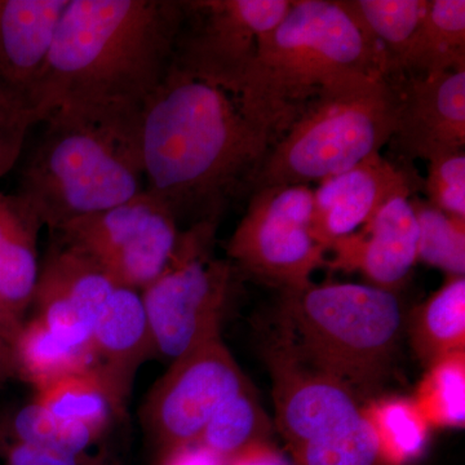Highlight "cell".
<instances>
[{"label": "cell", "instance_id": "obj_1", "mask_svg": "<svg viewBox=\"0 0 465 465\" xmlns=\"http://www.w3.org/2000/svg\"><path fill=\"white\" fill-rule=\"evenodd\" d=\"M183 0H69L35 101L139 148L140 122L173 65ZM140 153V152H139Z\"/></svg>", "mask_w": 465, "mask_h": 465}, {"label": "cell", "instance_id": "obj_2", "mask_svg": "<svg viewBox=\"0 0 465 465\" xmlns=\"http://www.w3.org/2000/svg\"><path fill=\"white\" fill-rule=\"evenodd\" d=\"M272 145L231 94L173 65L140 122L145 189L177 224L220 222L228 204L252 189Z\"/></svg>", "mask_w": 465, "mask_h": 465}, {"label": "cell", "instance_id": "obj_3", "mask_svg": "<svg viewBox=\"0 0 465 465\" xmlns=\"http://www.w3.org/2000/svg\"><path fill=\"white\" fill-rule=\"evenodd\" d=\"M371 74L390 78L384 58L339 0H292L260 38L232 99L274 143L327 88Z\"/></svg>", "mask_w": 465, "mask_h": 465}, {"label": "cell", "instance_id": "obj_4", "mask_svg": "<svg viewBox=\"0 0 465 465\" xmlns=\"http://www.w3.org/2000/svg\"><path fill=\"white\" fill-rule=\"evenodd\" d=\"M287 344L309 366L367 393L387 375L403 329L396 292L322 283L283 291Z\"/></svg>", "mask_w": 465, "mask_h": 465}, {"label": "cell", "instance_id": "obj_5", "mask_svg": "<svg viewBox=\"0 0 465 465\" xmlns=\"http://www.w3.org/2000/svg\"><path fill=\"white\" fill-rule=\"evenodd\" d=\"M45 131L21 168L17 194L52 232L130 201L145 189L139 148L100 125L64 114Z\"/></svg>", "mask_w": 465, "mask_h": 465}, {"label": "cell", "instance_id": "obj_6", "mask_svg": "<svg viewBox=\"0 0 465 465\" xmlns=\"http://www.w3.org/2000/svg\"><path fill=\"white\" fill-rule=\"evenodd\" d=\"M397 92L390 78L361 75L323 91L265 155L251 192L322 183L390 143Z\"/></svg>", "mask_w": 465, "mask_h": 465}, {"label": "cell", "instance_id": "obj_7", "mask_svg": "<svg viewBox=\"0 0 465 465\" xmlns=\"http://www.w3.org/2000/svg\"><path fill=\"white\" fill-rule=\"evenodd\" d=\"M219 222L180 232L163 273L140 292L155 351L171 361L222 335L235 266L213 253Z\"/></svg>", "mask_w": 465, "mask_h": 465}, {"label": "cell", "instance_id": "obj_8", "mask_svg": "<svg viewBox=\"0 0 465 465\" xmlns=\"http://www.w3.org/2000/svg\"><path fill=\"white\" fill-rule=\"evenodd\" d=\"M312 213L313 189L307 185L253 191L228 242L232 264L282 291L308 286L327 265V251L312 234Z\"/></svg>", "mask_w": 465, "mask_h": 465}, {"label": "cell", "instance_id": "obj_9", "mask_svg": "<svg viewBox=\"0 0 465 465\" xmlns=\"http://www.w3.org/2000/svg\"><path fill=\"white\" fill-rule=\"evenodd\" d=\"M292 0H183L173 66L232 97Z\"/></svg>", "mask_w": 465, "mask_h": 465}, {"label": "cell", "instance_id": "obj_10", "mask_svg": "<svg viewBox=\"0 0 465 465\" xmlns=\"http://www.w3.org/2000/svg\"><path fill=\"white\" fill-rule=\"evenodd\" d=\"M54 232L96 262L118 286L137 292L163 273L180 237L173 213L146 189Z\"/></svg>", "mask_w": 465, "mask_h": 465}, {"label": "cell", "instance_id": "obj_11", "mask_svg": "<svg viewBox=\"0 0 465 465\" xmlns=\"http://www.w3.org/2000/svg\"><path fill=\"white\" fill-rule=\"evenodd\" d=\"M249 388L222 335L215 336L171 362L149 393L143 421L173 452L197 442L217 410Z\"/></svg>", "mask_w": 465, "mask_h": 465}, {"label": "cell", "instance_id": "obj_12", "mask_svg": "<svg viewBox=\"0 0 465 465\" xmlns=\"http://www.w3.org/2000/svg\"><path fill=\"white\" fill-rule=\"evenodd\" d=\"M275 423L291 450L338 439L365 420L357 394L309 366L287 342L268 356Z\"/></svg>", "mask_w": 465, "mask_h": 465}, {"label": "cell", "instance_id": "obj_13", "mask_svg": "<svg viewBox=\"0 0 465 465\" xmlns=\"http://www.w3.org/2000/svg\"><path fill=\"white\" fill-rule=\"evenodd\" d=\"M391 146L402 157L430 159L465 145V67L412 75L397 94Z\"/></svg>", "mask_w": 465, "mask_h": 465}, {"label": "cell", "instance_id": "obj_14", "mask_svg": "<svg viewBox=\"0 0 465 465\" xmlns=\"http://www.w3.org/2000/svg\"><path fill=\"white\" fill-rule=\"evenodd\" d=\"M118 284L96 262L69 244H52L39 272L33 304L36 317L75 344L92 331Z\"/></svg>", "mask_w": 465, "mask_h": 465}, {"label": "cell", "instance_id": "obj_15", "mask_svg": "<svg viewBox=\"0 0 465 465\" xmlns=\"http://www.w3.org/2000/svg\"><path fill=\"white\" fill-rule=\"evenodd\" d=\"M414 188L405 168L376 153L313 189L312 234L327 251L333 242L360 231L393 198L411 197Z\"/></svg>", "mask_w": 465, "mask_h": 465}, {"label": "cell", "instance_id": "obj_16", "mask_svg": "<svg viewBox=\"0 0 465 465\" xmlns=\"http://www.w3.org/2000/svg\"><path fill=\"white\" fill-rule=\"evenodd\" d=\"M419 228L411 198L385 203L360 231L333 242L327 265L358 272L378 289L396 292L418 262Z\"/></svg>", "mask_w": 465, "mask_h": 465}, {"label": "cell", "instance_id": "obj_17", "mask_svg": "<svg viewBox=\"0 0 465 465\" xmlns=\"http://www.w3.org/2000/svg\"><path fill=\"white\" fill-rule=\"evenodd\" d=\"M67 5L69 0H0V92L34 115Z\"/></svg>", "mask_w": 465, "mask_h": 465}, {"label": "cell", "instance_id": "obj_18", "mask_svg": "<svg viewBox=\"0 0 465 465\" xmlns=\"http://www.w3.org/2000/svg\"><path fill=\"white\" fill-rule=\"evenodd\" d=\"M94 369L124 407L137 369L155 351L142 295L118 286L90 339Z\"/></svg>", "mask_w": 465, "mask_h": 465}, {"label": "cell", "instance_id": "obj_19", "mask_svg": "<svg viewBox=\"0 0 465 465\" xmlns=\"http://www.w3.org/2000/svg\"><path fill=\"white\" fill-rule=\"evenodd\" d=\"M43 224L23 197L0 193V299L21 320L38 283V234Z\"/></svg>", "mask_w": 465, "mask_h": 465}, {"label": "cell", "instance_id": "obj_20", "mask_svg": "<svg viewBox=\"0 0 465 465\" xmlns=\"http://www.w3.org/2000/svg\"><path fill=\"white\" fill-rule=\"evenodd\" d=\"M465 67L464 0H428L402 72L432 74Z\"/></svg>", "mask_w": 465, "mask_h": 465}, {"label": "cell", "instance_id": "obj_21", "mask_svg": "<svg viewBox=\"0 0 465 465\" xmlns=\"http://www.w3.org/2000/svg\"><path fill=\"white\" fill-rule=\"evenodd\" d=\"M341 7L384 58L388 75L403 61L427 9L428 0H339Z\"/></svg>", "mask_w": 465, "mask_h": 465}, {"label": "cell", "instance_id": "obj_22", "mask_svg": "<svg viewBox=\"0 0 465 465\" xmlns=\"http://www.w3.org/2000/svg\"><path fill=\"white\" fill-rule=\"evenodd\" d=\"M12 349L16 369L36 391L94 367L90 344L66 341L38 317L24 323Z\"/></svg>", "mask_w": 465, "mask_h": 465}, {"label": "cell", "instance_id": "obj_23", "mask_svg": "<svg viewBox=\"0 0 465 465\" xmlns=\"http://www.w3.org/2000/svg\"><path fill=\"white\" fill-rule=\"evenodd\" d=\"M416 354L428 366L465 351V277H449L419 308L411 329Z\"/></svg>", "mask_w": 465, "mask_h": 465}, {"label": "cell", "instance_id": "obj_24", "mask_svg": "<svg viewBox=\"0 0 465 465\" xmlns=\"http://www.w3.org/2000/svg\"><path fill=\"white\" fill-rule=\"evenodd\" d=\"M362 414L385 465H403L423 452L430 428L414 400L400 396L371 400L362 406Z\"/></svg>", "mask_w": 465, "mask_h": 465}, {"label": "cell", "instance_id": "obj_25", "mask_svg": "<svg viewBox=\"0 0 465 465\" xmlns=\"http://www.w3.org/2000/svg\"><path fill=\"white\" fill-rule=\"evenodd\" d=\"M34 402L57 418L105 432L119 405L109 385L94 367L60 379L36 391Z\"/></svg>", "mask_w": 465, "mask_h": 465}, {"label": "cell", "instance_id": "obj_26", "mask_svg": "<svg viewBox=\"0 0 465 465\" xmlns=\"http://www.w3.org/2000/svg\"><path fill=\"white\" fill-rule=\"evenodd\" d=\"M412 400L430 430L463 428L465 351L450 354L428 366Z\"/></svg>", "mask_w": 465, "mask_h": 465}, {"label": "cell", "instance_id": "obj_27", "mask_svg": "<svg viewBox=\"0 0 465 465\" xmlns=\"http://www.w3.org/2000/svg\"><path fill=\"white\" fill-rule=\"evenodd\" d=\"M269 428L271 421L249 388L217 410L197 442L229 460L251 443L264 440Z\"/></svg>", "mask_w": 465, "mask_h": 465}, {"label": "cell", "instance_id": "obj_28", "mask_svg": "<svg viewBox=\"0 0 465 465\" xmlns=\"http://www.w3.org/2000/svg\"><path fill=\"white\" fill-rule=\"evenodd\" d=\"M103 433L88 425L57 418L34 401L15 415L11 424V439L76 458H85Z\"/></svg>", "mask_w": 465, "mask_h": 465}, {"label": "cell", "instance_id": "obj_29", "mask_svg": "<svg viewBox=\"0 0 465 465\" xmlns=\"http://www.w3.org/2000/svg\"><path fill=\"white\" fill-rule=\"evenodd\" d=\"M419 228L418 260L445 272L465 273V220L455 219L427 201L411 200Z\"/></svg>", "mask_w": 465, "mask_h": 465}, {"label": "cell", "instance_id": "obj_30", "mask_svg": "<svg viewBox=\"0 0 465 465\" xmlns=\"http://www.w3.org/2000/svg\"><path fill=\"white\" fill-rule=\"evenodd\" d=\"M292 454L298 465H385L366 419L338 439L300 446Z\"/></svg>", "mask_w": 465, "mask_h": 465}, {"label": "cell", "instance_id": "obj_31", "mask_svg": "<svg viewBox=\"0 0 465 465\" xmlns=\"http://www.w3.org/2000/svg\"><path fill=\"white\" fill-rule=\"evenodd\" d=\"M428 203L446 215L465 220V152L443 153L428 162L424 182Z\"/></svg>", "mask_w": 465, "mask_h": 465}, {"label": "cell", "instance_id": "obj_32", "mask_svg": "<svg viewBox=\"0 0 465 465\" xmlns=\"http://www.w3.org/2000/svg\"><path fill=\"white\" fill-rule=\"evenodd\" d=\"M38 119L29 110L12 103L0 92V177L17 163L30 128Z\"/></svg>", "mask_w": 465, "mask_h": 465}, {"label": "cell", "instance_id": "obj_33", "mask_svg": "<svg viewBox=\"0 0 465 465\" xmlns=\"http://www.w3.org/2000/svg\"><path fill=\"white\" fill-rule=\"evenodd\" d=\"M0 459L3 465H84L85 460L14 439L0 450Z\"/></svg>", "mask_w": 465, "mask_h": 465}, {"label": "cell", "instance_id": "obj_34", "mask_svg": "<svg viewBox=\"0 0 465 465\" xmlns=\"http://www.w3.org/2000/svg\"><path fill=\"white\" fill-rule=\"evenodd\" d=\"M226 465H289L282 455L265 440L251 443L246 449L226 460Z\"/></svg>", "mask_w": 465, "mask_h": 465}, {"label": "cell", "instance_id": "obj_35", "mask_svg": "<svg viewBox=\"0 0 465 465\" xmlns=\"http://www.w3.org/2000/svg\"><path fill=\"white\" fill-rule=\"evenodd\" d=\"M166 465H226V460L201 443L194 442L173 450Z\"/></svg>", "mask_w": 465, "mask_h": 465}, {"label": "cell", "instance_id": "obj_36", "mask_svg": "<svg viewBox=\"0 0 465 465\" xmlns=\"http://www.w3.org/2000/svg\"><path fill=\"white\" fill-rule=\"evenodd\" d=\"M24 321L17 317L0 299V338L14 347L18 333L21 332L24 326Z\"/></svg>", "mask_w": 465, "mask_h": 465}, {"label": "cell", "instance_id": "obj_37", "mask_svg": "<svg viewBox=\"0 0 465 465\" xmlns=\"http://www.w3.org/2000/svg\"><path fill=\"white\" fill-rule=\"evenodd\" d=\"M16 370L14 349L0 338V382L9 378Z\"/></svg>", "mask_w": 465, "mask_h": 465}]
</instances>
